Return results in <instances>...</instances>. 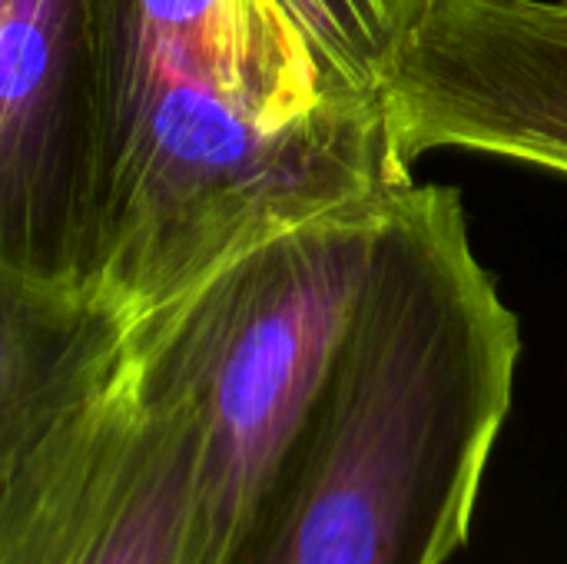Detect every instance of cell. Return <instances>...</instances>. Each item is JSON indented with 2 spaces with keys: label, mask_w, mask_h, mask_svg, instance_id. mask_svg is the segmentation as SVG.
Segmentation results:
<instances>
[{
  "label": "cell",
  "mask_w": 567,
  "mask_h": 564,
  "mask_svg": "<svg viewBox=\"0 0 567 564\" xmlns=\"http://www.w3.org/2000/svg\"><path fill=\"white\" fill-rule=\"evenodd\" d=\"M382 110L405 166L475 150L567 176V3L425 0Z\"/></svg>",
  "instance_id": "4"
},
{
  "label": "cell",
  "mask_w": 567,
  "mask_h": 564,
  "mask_svg": "<svg viewBox=\"0 0 567 564\" xmlns=\"http://www.w3.org/2000/svg\"><path fill=\"white\" fill-rule=\"evenodd\" d=\"M409 183L382 100L279 0H93L86 293L123 326Z\"/></svg>",
  "instance_id": "1"
},
{
  "label": "cell",
  "mask_w": 567,
  "mask_h": 564,
  "mask_svg": "<svg viewBox=\"0 0 567 564\" xmlns=\"http://www.w3.org/2000/svg\"><path fill=\"white\" fill-rule=\"evenodd\" d=\"M312 47L355 86L382 100V83L425 0H279Z\"/></svg>",
  "instance_id": "7"
},
{
  "label": "cell",
  "mask_w": 567,
  "mask_h": 564,
  "mask_svg": "<svg viewBox=\"0 0 567 564\" xmlns=\"http://www.w3.org/2000/svg\"><path fill=\"white\" fill-rule=\"evenodd\" d=\"M136 439L116 505L76 564H206L203 425L193 402L126 342Z\"/></svg>",
  "instance_id": "6"
},
{
  "label": "cell",
  "mask_w": 567,
  "mask_h": 564,
  "mask_svg": "<svg viewBox=\"0 0 567 564\" xmlns=\"http://www.w3.org/2000/svg\"><path fill=\"white\" fill-rule=\"evenodd\" d=\"M385 203L279 233L126 326L133 352L199 416L206 564L246 532L329 379Z\"/></svg>",
  "instance_id": "3"
},
{
  "label": "cell",
  "mask_w": 567,
  "mask_h": 564,
  "mask_svg": "<svg viewBox=\"0 0 567 564\" xmlns=\"http://www.w3.org/2000/svg\"><path fill=\"white\" fill-rule=\"evenodd\" d=\"M522 356L458 189L379 219L329 379L223 564H449L468 542Z\"/></svg>",
  "instance_id": "2"
},
{
  "label": "cell",
  "mask_w": 567,
  "mask_h": 564,
  "mask_svg": "<svg viewBox=\"0 0 567 564\" xmlns=\"http://www.w3.org/2000/svg\"><path fill=\"white\" fill-rule=\"evenodd\" d=\"M93 0H0V276L86 293Z\"/></svg>",
  "instance_id": "5"
},
{
  "label": "cell",
  "mask_w": 567,
  "mask_h": 564,
  "mask_svg": "<svg viewBox=\"0 0 567 564\" xmlns=\"http://www.w3.org/2000/svg\"><path fill=\"white\" fill-rule=\"evenodd\" d=\"M565 3H567V0H565Z\"/></svg>",
  "instance_id": "8"
}]
</instances>
